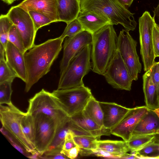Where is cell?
<instances>
[{"mask_svg": "<svg viewBox=\"0 0 159 159\" xmlns=\"http://www.w3.org/2000/svg\"><path fill=\"white\" fill-rule=\"evenodd\" d=\"M64 40L60 37L49 39L35 45L24 54L27 76L25 92L50 71L61 50Z\"/></svg>", "mask_w": 159, "mask_h": 159, "instance_id": "cell-1", "label": "cell"}, {"mask_svg": "<svg viewBox=\"0 0 159 159\" xmlns=\"http://www.w3.org/2000/svg\"><path fill=\"white\" fill-rule=\"evenodd\" d=\"M118 36L113 25H106L92 35V70L103 76L118 49Z\"/></svg>", "mask_w": 159, "mask_h": 159, "instance_id": "cell-2", "label": "cell"}, {"mask_svg": "<svg viewBox=\"0 0 159 159\" xmlns=\"http://www.w3.org/2000/svg\"><path fill=\"white\" fill-rule=\"evenodd\" d=\"M80 11H93L107 18L112 25L120 24L129 31L134 30L137 23L128 9L117 0H80Z\"/></svg>", "mask_w": 159, "mask_h": 159, "instance_id": "cell-3", "label": "cell"}, {"mask_svg": "<svg viewBox=\"0 0 159 159\" xmlns=\"http://www.w3.org/2000/svg\"><path fill=\"white\" fill-rule=\"evenodd\" d=\"M26 112L32 115L41 113L47 116L54 121L58 130L70 119L52 93L43 89L29 100Z\"/></svg>", "mask_w": 159, "mask_h": 159, "instance_id": "cell-4", "label": "cell"}, {"mask_svg": "<svg viewBox=\"0 0 159 159\" xmlns=\"http://www.w3.org/2000/svg\"><path fill=\"white\" fill-rule=\"evenodd\" d=\"M91 44L87 45L71 60L63 75L60 78L57 89L84 85L83 77L92 69Z\"/></svg>", "mask_w": 159, "mask_h": 159, "instance_id": "cell-5", "label": "cell"}, {"mask_svg": "<svg viewBox=\"0 0 159 159\" xmlns=\"http://www.w3.org/2000/svg\"><path fill=\"white\" fill-rule=\"evenodd\" d=\"M26 113L20 111L13 104L7 106L0 104V118L2 127L31 154L38 152L26 138L22 130L21 120Z\"/></svg>", "mask_w": 159, "mask_h": 159, "instance_id": "cell-6", "label": "cell"}, {"mask_svg": "<svg viewBox=\"0 0 159 159\" xmlns=\"http://www.w3.org/2000/svg\"><path fill=\"white\" fill-rule=\"evenodd\" d=\"M70 117L83 111L93 96L91 89L84 85L64 89H57L52 92Z\"/></svg>", "mask_w": 159, "mask_h": 159, "instance_id": "cell-7", "label": "cell"}, {"mask_svg": "<svg viewBox=\"0 0 159 159\" xmlns=\"http://www.w3.org/2000/svg\"><path fill=\"white\" fill-rule=\"evenodd\" d=\"M155 23L154 18L147 11H145L139 20L140 53L145 71L149 70L155 62L152 38Z\"/></svg>", "mask_w": 159, "mask_h": 159, "instance_id": "cell-8", "label": "cell"}, {"mask_svg": "<svg viewBox=\"0 0 159 159\" xmlns=\"http://www.w3.org/2000/svg\"><path fill=\"white\" fill-rule=\"evenodd\" d=\"M32 116L35 125L34 146L42 155L48 149L58 129L54 121L44 114L39 113Z\"/></svg>", "mask_w": 159, "mask_h": 159, "instance_id": "cell-9", "label": "cell"}, {"mask_svg": "<svg viewBox=\"0 0 159 159\" xmlns=\"http://www.w3.org/2000/svg\"><path fill=\"white\" fill-rule=\"evenodd\" d=\"M137 42L129 33L123 29L118 37L117 48L133 80H138V75L142 70V65L137 53Z\"/></svg>", "mask_w": 159, "mask_h": 159, "instance_id": "cell-10", "label": "cell"}, {"mask_svg": "<svg viewBox=\"0 0 159 159\" xmlns=\"http://www.w3.org/2000/svg\"><path fill=\"white\" fill-rule=\"evenodd\" d=\"M6 14L16 27L27 51L35 45L37 32L29 12L17 5L11 7Z\"/></svg>", "mask_w": 159, "mask_h": 159, "instance_id": "cell-11", "label": "cell"}, {"mask_svg": "<svg viewBox=\"0 0 159 159\" xmlns=\"http://www.w3.org/2000/svg\"><path fill=\"white\" fill-rule=\"evenodd\" d=\"M103 76L113 88L131 90L133 80L118 49Z\"/></svg>", "mask_w": 159, "mask_h": 159, "instance_id": "cell-12", "label": "cell"}, {"mask_svg": "<svg viewBox=\"0 0 159 159\" xmlns=\"http://www.w3.org/2000/svg\"><path fill=\"white\" fill-rule=\"evenodd\" d=\"M92 40V34L85 30L65 39L60 63V78L64 74L73 58L87 45L91 44Z\"/></svg>", "mask_w": 159, "mask_h": 159, "instance_id": "cell-13", "label": "cell"}, {"mask_svg": "<svg viewBox=\"0 0 159 159\" xmlns=\"http://www.w3.org/2000/svg\"><path fill=\"white\" fill-rule=\"evenodd\" d=\"M148 110L146 106L130 108L120 122L111 129V134L127 142L139 122Z\"/></svg>", "mask_w": 159, "mask_h": 159, "instance_id": "cell-14", "label": "cell"}, {"mask_svg": "<svg viewBox=\"0 0 159 159\" xmlns=\"http://www.w3.org/2000/svg\"><path fill=\"white\" fill-rule=\"evenodd\" d=\"M17 5L28 12L42 13L54 22L59 21L57 0H24Z\"/></svg>", "mask_w": 159, "mask_h": 159, "instance_id": "cell-15", "label": "cell"}, {"mask_svg": "<svg viewBox=\"0 0 159 159\" xmlns=\"http://www.w3.org/2000/svg\"><path fill=\"white\" fill-rule=\"evenodd\" d=\"M99 102L103 113V126L107 129L117 125L130 109L115 102Z\"/></svg>", "mask_w": 159, "mask_h": 159, "instance_id": "cell-16", "label": "cell"}, {"mask_svg": "<svg viewBox=\"0 0 159 159\" xmlns=\"http://www.w3.org/2000/svg\"><path fill=\"white\" fill-rule=\"evenodd\" d=\"M70 119L81 130L98 139L102 136H110L111 134L110 129L98 125L83 110L71 116Z\"/></svg>", "mask_w": 159, "mask_h": 159, "instance_id": "cell-17", "label": "cell"}, {"mask_svg": "<svg viewBox=\"0 0 159 159\" xmlns=\"http://www.w3.org/2000/svg\"><path fill=\"white\" fill-rule=\"evenodd\" d=\"M6 61L17 77L25 82L27 80L26 67L24 54L8 41L6 48Z\"/></svg>", "mask_w": 159, "mask_h": 159, "instance_id": "cell-18", "label": "cell"}, {"mask_svg": "<svg viewBox=\"0 0 159 159\" xmlns=\"http://www.w3.org/2000/svg\"><path fill=\"white\" fill-rule=\"evenodd\" d=\"M84 30L92 35L105 26L111 24L110 20L102 14L93 11H80L76 18Z\"/></svg>", "mask_w": 159, "mask_h": 159, "instance_id": "cell-19", "label": "cell"}, {"mask_svg": "<svg viewBox=\"0 0 159 159\" xmlns=\"http://www.w3.org/2000/svg\"><path fill=\"white\" fill-rule=\"evenodd\" d=\"M159 129V117L153 110L149 109L139 122L132 136L155 135Z\"/></svg>", "mask_w": 159, "mask_h": 159, "instance_id": "cell-20", "label": "cell"}, {"mask_svg": "<svg viewBox=\"0 0 159 159\" xmlns=\"http://www.w3.org/2000/svg\"><path fill=\"white\" fill-rule=\"evenodd\" d=\"M59 21L67 24L77 18L80 11V0H57Z\"/></svg>", "mask_w": 159, "mask_h": 159, "instance_id": "cell-21", "label": "cell"}, {"mask_svg": "<svg viewBox=\"0 0 159 159\" xmlns=\"http://www.w3.org/2000/svg\"><path fill=\"white\" fill-rule=\"evenodd\" d=\"M143 78L146 106L148 109L153 111L159 108V98L149 70L146 71Z\"/></svg>", "mask_w": 159, "mask_h": 159, "instance_id": "cell-22", "label": "cell"}, {"mask_svg": "<svg viewBox=\"0 0 159 159\" xmlns=\"http://www.w3.org/2000/svg\"><path fill=\"white\" fill-rule=\"evenodd\" d=\"M98 148L109 152L120 158V156L130 151L126 141L123 140H97Z\"/></svg>", "mask_w": 159, "mask_h": 159, "instance_id": "cell-23", "label": "cell"}, {"mask_svg": "<svg viewBox=\"0 0 159 159\" xmlns=\"http://www.w3.org/2000/svg\"><path fill=\"white\" fill-rule=\"evenodd\" d=\"M83 111L98 125L103 126V113L98 101L93 95L89 99Z\"/></svg>", "mask_w": 159, "mask_h": 159, "instance_id": "cell-24", "label": "cell"}, {"mask_svg": "<svg viewBox=\"0 0 159 159\" xmlns=\"http://www.w3.org/2000/svg\"><path fill=\"white\" fill-rule=\"evenodd\" d=\"M75 143L80 149L90 152L94 154L98 149L97 140L98 139L90 135L73 136Z\"/></svg>", "mask_w": 159, "mask_h": 159, "instance_id": "cell-25", "label": "cell"}, {"mask_svg": "<svg viewBox=\"0 0 159 159\" xmlns=\"http://www.w3.org/2000/svg\"><path fill=\"white\" fill-rule=\"evenodd\" d=\"M21 126L24 135L34 146L35 125L33 116L26 112L22 118Z\"/></svg>", "mask_w": 159, "mask_h": 159, "instance_id": "cell-26", "label": "cell"}, {"mask_svg": "<svg viewBox=\"0 0 159 159\" xmlns=\"http://www.w3.org/2000/svg\"><path fill=\"white\" fill-rule=\"evenodd\" d=\"M155 139L154 135H137L131 136L126 142L131 152L137 151Z\"/></svg>", "mask_w": 159, "mask_h": 159, "instance_id": "cell-27", "label": "cell"}, {"mask_svg": "<svg viewBox=\"0 0 159 159\" xmlns=\"http://www.w3.org/2000/svg\"><path fill=\"white\" fill-rule=\"evenodd\" d=\"M132 153L138 159H159L157 143L154 139L141 149Z\"/></svg>", "mask_w": 159, "mask_h": 159, "instance_id": "cell-28", "label": "cell"}, {"mask_svg": "<svg viewBox=\"0 0 159 159\" xmlns=\"http://www.w3.org/2000/svg\"><path fill=\"white\" fill-rule=\"evenodd\" d=\"M70 120L63 127L58 131L52 143L47 151L62 150L65 137L69 131L71 130Z\"/></svg>", "mask_w": 159, "mask_h": 159, "instance_id": "cell-29", "label": "cell"}, {"mask_svg": "<svg viewBox=\"0 0 159 159\" xmlns=\"http://www.w3.org/2000/svg\"><path fill=\"white\" fill-rule=\"evenodd\" d=\"M13 24L7 14L0 16V41L6 49L8 42L9 30Z\"/></svg>", "mask_w": 159, "mask_h": 159, "instance_id": "cell-30", "label": "cell"}, {"mask_svg": "<svg viewBox=\"0 0 159 159\" xmlns=\"http://www.w3.org/2000/svg\"><path fill=\"white\" fill-rule=\"evenodd\" d=\"M17 77L16 73L7 63L6 59H0V83L6 81L13 82Z\"/></svg>", "mask_w": 159, "mask_h": 159, "instance_id": "cell-31", "label": "cell"}, {"mask_svg": "<svg viewBox=\"0 0 159 159\" xmlns=\"http://www.w3.org/2000/svg\"><path fill=\"white\" fill-rule=\"evenodd\" d=\"M12 83L6 81L0 83V104L10 105L12 104L11 100Z\"/></svg>", "mask_w": 159, "mask_h": 159, "instance_id": "cell-32", "label": "cell"}, {"mask_svg": "<svg viewBox=\"0 0 159 159\" xmlns=\"http://www.w3.org/2000/svg\"><path fill=\"white\" fill-rule=\"evenodd\" d=\"M84 30L81 24L75 19L67 24L66 26L60 37L64 39L66 37H72Z\"/></svg>", "mask_w": 159, "mask_h": 159, "instance_id": "cell-33", "label": "cell"}, {"mask_svg": "<svg viewBox=\"0 0 159 159\" xmlns=\"http://www.w3.org/2000/svg\"><path fill=\"white\" fill-rule=\"evenodd\" d=\"M28 12L33 21L36 32L42 27L54 22L42 13L34 11H30Z\"/></svg>", "mask_w": 159, "mask_h": 159, "instance_id": "cell-34", "label": "cell"}, {"mask_svg": "<svg viewBox=\"0 0 159 159\" xmlns=\"http://www.w3.org/2000/svg\"><path fill=\"white\" fill-rule=\"evenodd\" d=\"M8 41L12 43L23 54L26 52L22 40L16 27L14 24L11 27L9 32Z\"/></svg>", "mask_w": 159, "mask_h": 159, "instance_id": "cell-35", "label": "cell"}, {"mask_svg": "<svg viewBox=\"0 0 159 159\" xmlns=\"http://www.w3.org/2000/svg\"><path fill=\"white\" fill-rule=\"evenodd\" d=\"M149 70L152 80L156 88L159 98V61L155 62Z\"/></svg>", "mask_w": 159, "mask_h": 159, "instance_id": "cell-36", "label": "cell"}, {"mask_svg": "<svg viewBox=\"0 0 159 159\" xmlns=\"http://www.w3.org/2000/svg\"><path fill=\"white\" fill-rule=\"evenodd\" d=\"M62 150H48L42 155H40V159H68L64 154L61 152Z\"/></svg>", "mask_w": 159, "mask_h": 159, "instance_id": "cell-37", "label": "cell"}, {"mask_svg": "<svg viewBox=\"0 0 159 159\" xmlns=\"http://www.w3.org/2000/svg\"><path fill=\"white\" fill-rule=\"evenodd\" d=\"M152 38L155 57H159V27L156 22L153 28Z\"/></svg>", "mask_w": 159, "mask_h": 159, "instance_id": "cell-38", "label": "cell"}, {"mask_svg": "<svg viewBox=\"0 0 159 159\" xmlns=\"http://www.w3.org/2000/svg\"><path fill=\"white\" fill-rule=\"evenodd\" d=\"M74 134L71 130H70L67 133L65 137L62 151H66L77 146L73 139Z\"/></svg>", "mask_w": 159, "mask_h": 159, "instance_id": "cell-39", "label": "cell"}, {"mask_svg": "<svg viewBox=\"0 0 159 159\" xmlns=\"http://www.w3.org/2000/svg\"><path fill=\"white\" fill-rule=\"evenodd\" d=\"M0 131L2 134L8 139L11 144L19 152L27 157L31 155L29 154L30 153L27 152L25 149H23L15 142L12 138L8 134V132L4 128L2 127Z\"/></svg>", "mask_w": 159, "mask_h": 159, "instance_id": "cell-40", "label": "cell"}, {"mask_svg": "<svg viewBox=\"0 0 159 159\" xmlns=\"http://www.w3.org/2000/svg\"><path fill=\"white\" fill-rule=\"evenodd\" d=\"M80 148L78 146L72 148L66 151H62L61 152L64 154L69 158L74 159L76 158L79 153Z\"/></svg>", "mask_w": 159, "mask_h": 159, "instance_id": "cell-41", "label": "cell"}, {"mask_svg": "<svg viewBox=\"0 0 159 159\" xmlns=\"http://www.w3.org/2000/svg\"><path fill=\"white\" fill-rule=\"evenodd\" d=\"M98 157H102L108 158H117L114 155L105 151L98 148L94 153Z\"/></svg>", "mask_w": 159, "mask_h": 159, "instance_id": "cell-42", "label": "cell"}, {"mask_svg": "<svg viewBox=\"0 0 159 159\" xmlns=\"http://www.w3.org/2000/svg\"><path fill=\"white\" fill-rule=\"evenodd\" d=\"M153 11L154 14L153 17L155 20H157V22H155L159 27V2L157 6L154 8Z\"/></svg>", "mask_w": 159, "mask_h": 159, "instance_id": "cell-43", "label": "cell"}, {"mask_svg": "<svg viewBox=\"0 0 159 159\" xmlns=\"http://www.w3.org/2000/svg\"><path fill=\"white\" fill-rule=\"evenodd\" d=\"M124 7L128 9L132 4L134 0H117Z\"/></svg>", "mask_w": 159, "mask_h": 159, "instance_id": "cell-44", "label": "cell"}, {"mask_svg": "<svg viewBox=\"0 0 159 159\" xmlns=\"http://www.w3.org/2000/svg\"><path fill=\"white\" fill-rule=\"evenodd\" d=\"M120 158L121 159H138L137 157L134 155V153H132L131 154L127 153H125L121 155Z\"/></svg>", "mask_w": 159, "mask_h": 159, "instance_id": "cell-45", "label": "cell"}, {"mask_svg": "<svg viewBox=\"0 0 159 159\" xmlns=\"http://www.w3.org/2000/svg\"><path fill=\"white\" fill-rule=\"evenodd\" d=\"M6 49L0 43V59H6Z\"/></svg>", "mask_w": 159, "mask_h": 159, "instance_id": "cell-46", "label": "cell"}, {"mask_svg": "<svg viewBox=\"0 0 159 159\" xmlns=\"http://www.w3.org/2000/svg\"><path fill=\"white\" fill-rule=\"evenodd\" d=\"M40 155V153L38 152H37L33 154H31L30 155L28 156L27 157L30 159H40L39 157Z\"/></svg>", "mask_w": 159, "mask_h": 159, "instance_id": "cell-47", "label": "cell"}, {"mask_svg": "<svg viewBox=\"0 0 159 159\" xmlns=\"http://www.w3.org/2000/svg\"><path fill=\"white\" fill-rule=\"evenodd\" d=\"M4 3L8 4L10 5L12 4L14 2L19 0H1Z\"/></svg>", "mask_w": 159, "mask_h": 159, "instance_id": "cell-48", "label": "cell"}, {"mask_svg": "<svg viewBox=\"0 0 159 159\" xmlns=\"http://www.w3.org/2000/svg\"><path fill=\"white\" fill-rule=\"evenodd\" d=\"M154 111L156 113L159 117V108L154 110ZM156 134H159V129L157 131L156 133Z\"/></svg>", "mask_w": 159, "mask_h": 159, "instance_id": "cell-49", "label": "cell"}, {"mask_svg": "<svg viewBox=\"0 0 159 159\" xmlns=\"http://www.w3.org/2000/svg\"><path fill=\"white\" fill-rule=\"evenodd\" d=\"M157 150L159 152V141L158 143H157Z\"/></svg>", "mask_w": 159, "mask_h": 159, "instance_id": "cell-50", "label": "cell"}]
</instances>
